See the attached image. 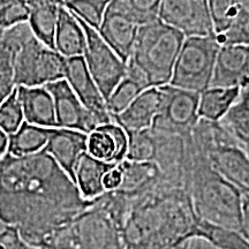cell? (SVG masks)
<instances>
[{
	"label": "cell",
	"mask_w": 249,
	"mask_h": 249,
	"mask_svg": "<svg viewBox=\"0 0 249 249\" xmlns=\"http://www.w3.org/2000/svg\"><path fill=\"white\" fill-rule=\"evenodd\" d=\"M87 140L88 135L79 130L52 128L49 141L43 150L48 152L74 181L77 161L87 152Z\"/></svg>",
	"instance_id": "cell-15"
},
{
	"label": "cell",
	"mask_w": 249,
	"mask_h": 249,
	"mask_svg": "<svg viewBox=\"0 0 249 249\" xmlns=\"http://www.w3.org/2000/svg\"><path fill=\"white\" fill-rule=\"evenodd\" d=\"M158 18L185 37L214 34L207 0H161Z\"/></svg>",
	"instance_id": "cell-9"
},
{
	"label": "cell",
	"mask_w": 249,
	"mask_h": 249,
	"mask_svg": "<svg viewBox=\"0 0 249 249\" xmlns=\"http://www.w3.org/2000/svg\"><path fill=\"white\" fill-rule=\"evenodd\" d=\"M160 90V107L151 129L174 135H191L198 118L200 93L165 85Z\"/></svg>",
	"instance_id": "cell-7"
},
{
	"label": "cell",
	"mask_w": 249,
	"mask_h": 249,
	"mask_svg": "<svg viewBox=\"0 0 249 249\" xmlns=\"http://www.w3.org/2000/svg\"><path fill=\"white\" fill-rule=\"evenodd\" d=\"M119 166L123 172V182L113 192L124 196L129 202V205L156 191L163 179L160 167L155 161L140 163L124 160Z\"/></svg>",
	"instance_id": "cell-14"
},
{
	"label": "cell",
	"mask_w": 249,
	"mask_h": 249,
	"mask_svg": "<svg viewBox=\"0 0 249 249\" xmlns=\"http://www.w3.org/2000/svg\"><path fill=\"white\" fill-rule=\"evenodd\" d=\"M189 245V239H185V240H179L176 242H172V244L164 246V247H160L158 249H188Z\"/></svg>",
	"instance_id": "cell-40"
},
{
	"label": "cell",
	"mask_w": 249,
	"mask_h": 249,
	"mask_svg": "<svg viewBox=\"0 0 249 249\" xmlns=\"http://www.w3.org/2000/svg\"><path fill=\"white\" fill-rule=\"evenodd\" d=\"M140 26L108 2L98 34L124 62L129 60Z\"/></svg>",
	"instance_id": "cell-13"
},
{
	"label": "cell",
	"mask_w": 249,
	"mask_h": 249,
	"mask_svg": "<svg viewBox=\"0 0 249 249\" xmlns=\"http://www.w3.org/2000/svg\"><path fill=\"white\" fill-rule=\"evenodd\" d=\"M239 233L249 241V195L242 194L241 207V220Z\"/></svg>",
	"instance_id": "cell-36"
},
{
	"label": "cell",
	"mask_w": 249,
	"mask_h": 249,
	"mask_svg": "<svg viewBox=\"0 0 249 249\" xmlns=\"http://www.w3.org/2000/svg\"><path fill=\"white\" fill-rule=\"evenodd\" d=\"M216 37L220 45L249 46V14L240 9L229 29Z\"/></svg>",
	"instance_id": "cell-32"
},
{
	"label": "cell",
	"mask_w": 249,
	"mask_h": 249,
	"mask_svg": "<svg viewBox=\"0 0 249 249\" xmlns=\"http://www.w3.org/2000/svg\"><path fill=\"white\" fill-rule=\"evenodd\" d=\"M77 20L86 35V48L82 57L90 75L107 102L118 83L126 75L127 64L105 43L97 30L92 29L81 18H77Z\"/></svg>",
	"instance_id": "cell-8"
},
{
	"label": "cell",
	"mask_w": 249,
	"mask_h": 249,
	"mask_svg": "<svg viewBox=\"0 0 249 249\" xmlns=\"http://www.w3.org/2000/svg\"><path fill=\"white\" fill-rule=\"evenodd\" d=\"M29 245L22 240L17 227L0 219V249H28Z\"/></svg>",
	"instance_id": "cell-34"
},
{
	"label": "cell",
	"mask_w": 249,
	"mask_h": 249,
	"mask_svg": "<svg viewBox=\"0 0 249 249\" xmlns=\"http://www.w3.org/2000/svg\"><path fill=\"white\" fill-rule=\"evenodd\" d=\"M28 249H38V248H34V247H31V246H29V247H28Z\"/></svg>",
	"instance_id": "cell-41"
},
{
	"label": "cell",
	"mask_w": 249,
	"mask_h": 249,
	"mask_svg": "<svg viewBox=\"0 0 249 249\" xmlns=\"http://www.w3.org/2000/svg\"><path fill=\"white\" fill-rule=\"evenodd\" d=\"M219 49L216 34L186 37L169 85L196 93L209 89Z\"/></svg>",
	"instance_id": "cell-6"
},
{
	"label": "cell",
	"mask_w": 249,
	"mask_h": 249,
	"mask_svg": "<svg viewBox=\"0 0 249 249\" xmlns=\"http://www.w3.org/2000/svg\"><path fill=\"white\" fill-rule=\"evenodd\" d=\"M30 9L17 0H0V30L4 31L18 24L28 22Z\"/></svg>",
	"instance_id": "cell-33"
},
{
	"label": "cell",
	"mask_w": 249,
	"mask_h": 249,
	"mask_svg": "<svg viewBox=\"0 0 249 249\" xmlns=\"http://www.w3.org/2000/svg\"><path fill=\"white\" fill-rule=\"evenodd\" d=\"M66 1H68V0H64V4H65V2H66Z\"/></svg>",
	"instance_id": "cell-42"
},
{
	"label": "cell",
	"mask_w": 249,
	"mask_h": 249,
	"mask_svg": "<svg viewBox=\"0 0 249 249\" xmlns=\"http://www.w3.org/2000/svg\"><path fill=\"white\" fill-rule=\"evenodd\" d=\"M188 249H219L202 236H193L189 239Z\"/></svg>",
	"instance_id": "cell-37"
},
{
	"label": "cell",
	"mask_w": 249,
	"mask_h": 249,
	"mask_svg": "<svg viewBox=\"0 0 249 249\" xmlns=\"http://www.w3.org/2000/svg\"><path fill=\"white\" fill-rule=\"evenodd\" d=\"M48 249L129 248L124 240L123 226L97 197L55 233Z\"/></svg>",
	"instance_id": "cell-4"
},
{
	"label": "cell",
	"mask_w": 249,
	"mask_h": 249,
	"mask_svg": "<svg viewBox=\"0 0 249 249\" xmlns=\"http://www.w3.org/2000/svg\"><path fill=\"white\" fill-rule=\"evenodd\" d=\"M1 34H2V31H1V30H0V35H1Z\"/></svg>",
	"instance_id": "cell-43"
},
{
	"label": "cell",
	"mask_w": 249,
	"mask_h": 249,
	"mask_svg": "<svg viewBox=\"0 0 249 249\" xmlns=\"http://www.w3.org/2000/svg\"><path fill=\"white\" fill-rule=\"evenodd\" d=\"M160 1L161 0H110V5L141 27L158 20Z\"/></svg>",
	"instance_id": "cell-26"
},
{
	"label": "cell",
	"mask_w": 249,
	"mask_h": 249,
	"mask_svg": "<svg viewBox=\"0 0 249 249\" xmlns=\"http://www.w3.org/2000/svg\"><path fill=\"white\" fill-rule=\"evenodd\" d=\"M24 117L22 107L18 97V90L14 91L0 104V129L6 135H12L23 124Z\"/></svg>",
	"instance_id": "cell-30"
},
{
	"label": "cell",
	"mask_w": 249,
	"mask_h": 249,
	"mask_svg": "<svg viewBox=\"0 0 249 249\" xmlns=\"http://www.w3.org/2000/svg\"><path fill=\"white\" fill-rule=\"evenodd\" d=\"M65 80L86 110L95 118L98 126L112 123V118L107 108V102L90 75L82 55L66 58Z\"/></svg>",
	"instance_id": "cell-10"
},
{
	"label": "cell",
	"mask_w": 249,
	"mask_h": 249,
	"mask_svg": "<svg viewBox=\"0 0 249 249\" xmlns=\"http://www.w3.org/2000/svg\"><path fill=\"white\" fill-rule=\"evenodd\" d=\"M48 152L0 160V219L34 248L48 249L59 230L91 204Z\"/></svg>",
	"instance_id": "cell-1"
},
{
	"label": "cell",
	"mask_w": 249,
	"mask_h": 249,
	"mask_svg": "<svg viewBox=\"0 0 249 249\" xmlns=\"http://www.w3.org/2000/svg\"><path fill=\"white\" fill-rule=\"evenodd\" d=\"M127 149L128 136L114 123L102 124L88 134L87 152L96 160L118 165L126 160Z\"/></svg>",
	"instance_id": "cell-16"
},
{
	"label": "cell",
	"mask_w": 249,
	"mask_h": 249,
	"mask_svg": "<svg viewBox=\"0 0 249 249\" xmlns=\"http://www.w3.org/2000/svg\"><path fill=\"white\" fill-rule=\"evenodd\" d=\"M18 1L22 2V4L27 5L29 9L34 6L42 5V4H58L64 5V0H18Z\"/></svg>",
	"instance_id": "cell-38"
},
{
	"label": "cell",
	"mask_w": 249,
	"mask_h": 249,
	"mask_svg": "<svg viewBox=\"0 0 249 249\" xmlns=\"http://www.w3.org/2000/svg\"><path fill=\"white\" fill-rule=\"evenodd\" d=\"M24 121L46 128H57L54 103L45 87H17Z\"/></svg>",
	"instance_id": "cell-18"
},
{
	"label": "cell",
	"mask_w": 249,
	"mask_h": 249,
	"mask_svg": "<svg viewBox=\"0 0 249 249\" xmlns=\"http://www.w3.org/2000/svg\"><path fill=\"white\" fill-rule=\"evenodd\" d=\"M21 29L22 23L4 30L0 35V104L17 88L14 65L20 46Z\"/></svg>",
	"instance_id": "cell-21"
},
{
	"label": "cell",
	"mask_w": 249,
	"mask_h": 249,
	"mask_svg": "<svg viewBox=\"0 0 249 249\" xmlns=\"http://www.w3.org/2000/svg\"><path fill=\"white\" fill-rule=\"evenodd\" d=\"M8 148V135L0 129V160L6 155Z\"/></svg>",
	"instance_id": "cell-39"
},
{
	"label": "cell",
	"mask_w": 249,
	"mask_h": 249,
	"mask_svg": "<svg viewBox=\"0 0 249 249\" xmlns=\"http://www.w3.org/2000/svg\"><path fill=\"white\" fill-rule=\"evenodd\" d=\"M185 38L182 33L160 18L143 24L138 30L128 61L144 74L150 88L169 85Z\"/></svg>",
	"instance_id": "cell-3"
},
{
	"label": "cell",
	"mask_w": 249,
	"mask_h": 249,
	"mask_svg": "<svg viewBox=\"0 0 249 249\" xmlns=\"http://www.w3.org/2000/svg\"><path fill=\"white\" fill-rule=\"evenodd\" d=\"M65 61L66 58L34 35L28 22L22 23L14 65L17 87H44L65 79Z\"/></svg>",
	"instance_id": "cell-5"
},
{
	"label": "cell",
	"mask_w": 249,
	"mask_h": 249,
	"mask_svg": "<svg viewBox=\"0 0 249 249\" xmlns=\"http://www.w3.org/2000/svg\"><path fill=\"white\" fill-rule=\"evenodd\" d=\"M121 182H123V172H121L119 164H118L117 166H114L113 169L105 174L104 179H103V185H104L105 192H113L119 188Z\"/></svg>",
	"instance_id": "cell-35"
},
{
	"label": "cell",
	"mask_w": 249,
	"mask_h": 249,
	"mask_svg": "<svg viewBox=\"0 0 249 249\" xmlns=\"http://www.w3.org/2000/svg\"><path fill=\"white\" fill-rule=\"evenodd\" d=\"M249 86V46L220 45L214 62L211 88H239Z\"/></svg>",
	"instance_id": "cell-12"
},
{
	"label": "cell",
	"mask_w": 249,
	"mask_h": 249,
	"mask_svg": "<svg viewBox=\"0 0 249 249\" xmlns=\"http://www.w3.org/2000/svg\"><path fill=\"white\" fill-rule=\"evenodd\" d=\"M108 2L110 0H68L64 6L89 27L98 31Z\"/></svg>",
	"instance_id": "cell-28"
},
{
	"label": "cell",
	"mask_w": 249,
	"mask_h": 249,
	"mask_svg": "<svg viewBox=\"0 0 249 249\" xmlns=\"http://www.w3.org/2000/svg\"><path fill=\"white\" fill-rule=\"evenodd\" d=\"M189 196L197 218L210 225L240 229L242 193L211 166L208 156L191 139Z\"/></svg>",
	"instance_id": "cell-2"
},
{
	"label": "cell",
	"mask_w": 249,
	"mask_h": 249,
	"mask_svg": "<svg viewBox=\"0 0 249 249\" xmlns=\"http://www.w3.org/2000/svg\"><path fill=\"white\" fill-rule=\"evenodd\" d=\"M142 91H144V89L138 82L124 75L107 99V108L111 118L126 110Z\"/></svg>",
	"instance_id": "cell-27"
},
{
	"label": "cell",
	"mask_w": 249,
	"mask_h": 249,
	"mask_svg": "<svg viewBox=\"0 0 249 249\" xmlns=\"http://www.w3.org/2000/svg\"><path fill=\"white\" fill-rule=\"evenodd\" d=\"M86 35L77 18L64 5L59 8L54 35V50L64 58L83 55Z\"/></svg>",
	"instance_id": "cell-20"
},
{
	"label": "cell",
	"mask_w": 249,
	"mask_h": 249,
	"mask_svg": "<svg viewBox=\"0 0 249 249\" xmlns=\"http://www.w3.org/2000/svg\"><path fill=\"white\" fill-rule=\"evenodd\" d=\"M239 88H210L200 93L198 118L218 123L225 117L239 97Z\"/></svg>",
	"instance_id": "cell-23"
},
{
	"label": "cell",
	"mask_w": 249,
	"mask_h": 249,
	"mask_svg": "<svg viewBox=\"0 0 249 249\" xmlns=\"http://www.w3.org/2000/svg\"><path fill=\"white\" fill-rule=\"evenodd\" d=\"M219 123L249 157V86L240 90L238 99Z\"/></svg>",
	"instance_id": "cell-22"
},
{
	"label": "cell",
	"mask_w": 249,
	"mask_h": 249,
	"mask_svg": "<svg viewBox=\"0 0 249 249\" xmlns=\"http://www.w3.org/2000/svg\"><path fill=\"white\" fill-rule=\"evenodd\" d=\"M207 1L213 24V31L216 35H219L229 29L240 9L236 4V0H207Z\"/></svg>",
	"instance_id": "cell-31"
},
{
	"label": "cell",
	"mask_w": 249,
	"mask_h": 249,
	"mask_svg": "<svg viewBox=\"0 0 249 249\" xmlns=\"http://www.w3.org/2000/svg\"><path fill=\"white\" fill-rule=\"evenodd\" d=\"M54 103L57 128L79 130L88 135L98 127L97 121L86 110L65 79L44 86Z\"/></svg>",
	"instance_id": "cell-11"
},
{
	"label": "cell",
	"mask_w": 249,
	"mask_h": 249,
	"mask_svg": "<svg viewBox=\"0 0 249 249\" xmlns=\"http://www.w3.org/2000/svg\"><path fill=\"white\" fill-rule=\"evenodd\" d=\"M114 166L117 165L96 160L88 152L81 156L74 172V182L81 196L87 201H92L104 194L103 179Z\"/></svg>",
	"instance_id": "cell-19"
},
{
	"label": "cell",
	"mask_w": 249,
	"mask_h": 249,
	"mask_svg": "<svg viewBox=\"0 0 249 249\" xmlns=\"http://www.w3.org/2000/svg\"><path fill=\"white\" fill-rule=\"evenodd\" d=\"M51 129L23 121L20 128L8 136L7 152L13 156H24L43 150L49 141Z\"/></svg>",
	"instance_id": "cell-24"
},
{
	"label": "cell",
	"mask_w": 249,
	"mask_h": 249,
	"mask_svg": "<svg viewBox=\"0 0 249 249\" xmlns=\"http://www.w3.org/2000/svg\"><path fill=\"white\" fill-rule=\"evenodd\" d=\"M160 88L144 90L126 110L112 117V123L119 124L126 134L150 129L160 111Z\"/></svg>",
	"instance_id": "cell-17"
},
{
	"label": "cell",
	"mask_w": 249,
	"mask_h": 249,
	"mask_svg": "<svg viewBox=\"0 0 249 249\" xmlns=\"http://www.w3.org/2000/svg\"><path fill=\"white\" fill-rule=\"evenodd\" d=\"M62 5L58 4H42L30 8L29 24L34 33L43 44L54 50V35L57 28L59 8Z\"/></svg>",
	"instance_id": "cell-25"
},
{
	"label": "cell",
	"mask_w": 249,
	"mask_h": 249,
	"mask_svg": "<svg viewBox=\"0 0 249 249\" xmlns=\"http://www.w3.org/2000/svg\"><path fill=\"white\" fill-rule=\"evenodd\" d=\"M128 149L126 160L130 161H154L156 156L155 134L150 129L127 134Z\"/></svg>",
	"instance_id": "cell-29"
}]
</instances>
